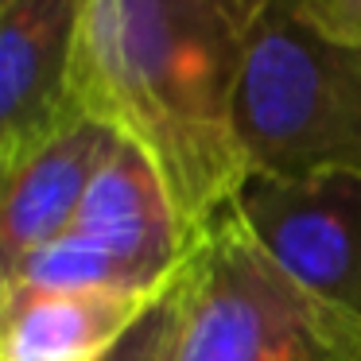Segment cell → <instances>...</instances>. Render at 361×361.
<instances>
[{
	"mask_svg": "<svg viewBox=\"0 0 361 361\" xmlns=\"http://www.w3.org/2000/svg\"><path fill=\"white\" fill-rule=\"evenodd\" d=\"M164 291H51L4 283L0 361H97Z\"/></svg>",
	"mask_w": 361,
	"mask_h": 361,
	"instance_id": "8",
	"label": "cell"
},
{
	"mask_svg": "<svg viewBox=\"0 0 361 361\" xmlns=\"http://www.w3.org/2000/svg\"><path fill=\"white\" fill-rule=\"evenodd\" d=\"M4 283H24V288H51V291H164L148 283L128 260H121L102 241L78 233H63L59 241L27 252L16 268L0 272Z\"/></svg>",
	"mask_w": 361,
	"mask_h": 361,
	"instance_id": "9",
	"label": "cell"
},
{
	"mask_svg": "<svg viewBox=\"0 0 361 361\" xmlns=\"http://www.w3.org/2000/svg\"><path fill=\"white\" fill-rule=\"evenodd\" d=\"M179 280L183 272L140 314V322L97 361H175L179 357V330H183V283Z\"/></svg>",
	"mask_w": 361,
	"mask_h": 361,
	"instance_id": "10",
	"label": "cell"
},
{
	"mask_svg": "<svg viewBox=\"0 0 361 361\" xmlns=\"http://www.w3.org/2000/svg\"><path fill=\"white\" fill-rule=\"evenodd\" d=\"M249 175H361V43L311 20L303 0H268L233 105Z\"/></svg>",
	"mask_w": 361,
	"mask_h": 361,
	"instance_id": "2",
	"label": "cell"
},
{
	"mask_svg": "<svg viewBox=\"0 0 361 361\" xmlns=\"http://www.w3.org/2000/svg\"><path fill=\"white\" fill-rule=\"evenodd\" d=\"M175 361H361V319L314 295L229 210L183 264Z\"/></svg>",
	"mask_w": 361,
	"mask_h": 361,
	"instance_id": "3",
	"label": "cell"
},
{
	"mask_svg": "<svg viewBox=\"0 0 361 361\" xmlns=\"http://www.w3.org/2000/svg\"><path fill=\"white\" fill-rule=\"evenodd\" d=\"M268 0H90L74 109L136 144L171 195L187 252L237 206L249 164L233 105Z\"/></svg>",
	"mask_w": 361,
	"mask_h": 361,
	"instance_id": "1",
	"label": "cell"
},
{
	"mask_svg": "<svg viewBox=\"0 0 361 361\" xmlns=\"http://www.w3.org/2000/svg\"><path fill=\"white\" fill-rule=\"evenodd\" d=\"M233 210L276 264L361 319V175H249Z\"/></svg>",
	"mask_w": 361,
	"mask_h": 361,
	"instance_id": "4",
	"label": "cell"
},
{
	"mask_svg": "<svg viewBox=\"0 0 361 361\" xmlns=\"http://www.w3.org/2000/svg\"><path fill=\"white\" fill-rule=\"evenodd\" d=\"M74 229L113 249L156 288L171 283L187 264L171 195L148 156L128 140H121L97 171Z\"/></svg>",
	"mask_w": 361,
	"mask_h": 361,
	"instance_id": "7",
	"label": "cell"
},
{
	"mask_svg": "<svg viewBox=\"0 0 361 361\" xmlns=\"http://www.w3.org/2000/svg\"><path fill=\"white\" fill-rule=\"evenodd\" d=\"M90 0H0V175L74 117V59Z\"/></svg>",
	"mask_w": 361,
	"mask_h": 361,
	"instance_id": "5",
	"label": "cell"
},
{
	"mask_svg": "<svg viewBox=\"0 0 361 361\" xmlns=\"http://www.w3.org/2000/svg\"><path fill=\"white\" fill-rule=\"evenodd\" d=\"M303 8L330 35L361 43V0H303Z\"/></svg>",
	"mask_w": 361,
	"mask_h": 361,
	"instance_id": "11",
	"label": "cell"
},
{
	"mask_svg": "<svg viewBox=\"0 0 361 361\" xmlns=\"http://www.w3.org/2000/svg\"><path fill=\"white\" fill-rule=\"evenodd\" d=\"M121 136L90 113H74L51 140L0 175V264L16 268L27 252L71 233L97 171Z\"/></svg>",
	"mask_w": 361,
	"mask_h": 361,
	"instance_id": "6",
	"label": "cell"
}]
</instances>
